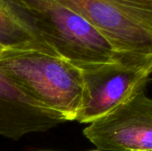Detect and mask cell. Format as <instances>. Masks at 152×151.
Returning a JSON list of instances; mask_svg holds the SVG:
<instances>
[{
  "instance_id": "5b68a950",
  "label": "cell",
  "mask_w": 152,
  "mask_h": 151,
  "mask_svg": "<svg viewBox=\"0 0 152 151\" xmlns=\"http://www.w3.org/2000/svg\"><path fill=\"white\" fill-rule=\"evenodd\" d=\"M83 133L98 150L152 151V99L140 92Z\"/></svg>"
},
{
  "instance_id": "52a82bcc",
  "label": "cell",
  "mask_w": 152,
  "mask_h": 151,
  "mask_svg": "<svg viewBox=\"0 0 152 151\" xmlns=\"http://www.w3.org/2000/svg\"><path fill=\"white\" fill-rule=\"evenodd\" d=\"M0 45L3 48L32 45L53 50L40 35L20 0H0Z\"/></svg>"
},
{
  "instance_id": "6da1fadb",
  "label": "cell",
  "mask_w": 152,
  "mask_h": 151,
  "mask_svg": "<svg viewBox=\"0 0 152 151\" xmlns=\"http://www.w3.org/2000/svg\"><path fill=\"white\" fill-rule=\"evenodd\" d=\"M0 71L65 122L77 120L86 93L84 72L53 50L32 45L3 48Z\"/></svg>"
},
{
  "instance_id": "30bf717a",
  "label": "cell",
  "mask_w": 152,
  "mask_h": 151,
  "mask_svg": "<svg viewBox=\"0 0 152 151\" xmlns=\"http://www.w3.org/2000/svg\"><path fill=\"white\" fill-rule=\"evenodd\" d=\"M43 151H48V150H43Z\"/></svg>"
},
{
  "instance_id": "8992f818",
  "label": "cell",
  "mask_w": 152,
  "mask_h": 151,
  "mask_svg": "<svg viewBox=\"0 0 152 151\" xmlns=\"http://www.w3.org/2000/svg\"><path fill=\"white\" fill-rule=\"evenodd\" d=\"M64 122L58 113L29 96L0 71V136L20 140Z\"/></svg>"
},
{
  "instance_id": "277c9868",
  "label": "cell",
  "mask_w": 152,
  "mask_h": 151,
  "mask_svg": "<svg viewBox=\"0 0 152 151\" xmlns=\"http://www.w3.org/2000/svg\"><path fill=\"white\" fill-rule=\"evenodd\" d=\"M86 93L77 118L91 124L135 96L152 75V56H122L110 63L83 69Z\"/></svg>"
},
{
  "instance_id": "7a4b0ae2",
  "label": "cell",
  "mask_w": 152,
  "mask_h": 151,
  "mask_svg": "<svg viewBox=\"0 0 152 151\" xmlns=\"http://www.w3.org/2000/svg\"><path fill=\"white\" fill-rule=\"evenodd\" d=\"M44 40L82 69L114 62L118 54L86 19L56 0H20Z\"/></svg>"
},
{
  "instance_id": "9c48e42d",
  "label": "cell",
  "mask_w": 152,
  "mask_h": 151,
  "mask_svg": "<svg viewBox=\"0 0 152 151\" xmlns=\"http://www.w3.org/2000/svg\"><path fill=\"white\" fill-rule=\"evenodd\" d=\"M89 151H101V150H89Z\"/></svg>"
},
{
  "instance_id": "3957f363",
  "label": "cell",
  "mask_w": 152,
  "mask_h": 151,
  "mask_svg": "<svg viewBox=\"0 0 152 151\" xmlns=\"http://www.w3.org/2000/svg\"><path fill=\"white\" fill-rule=\"evenodd\" d=\"M91 23L122 56H152V0H56Z\"/></svg>"
},
{
  "instance_id": "ba28073f",
  "label": "cell",
  "mask_w": 152,
  "mask_h": 151,
  "mask_svg": "<svg viewBox=\"0 0 152 151\" xmlns=\"http://www.w3.org/2000/svg\"><path fill=\"white\" fill-rule=\"evenodd\" d=\"M2 49H3V47H2V46L0 45V52H1V50H2Z\"/></svg>"
}]
</instances>
